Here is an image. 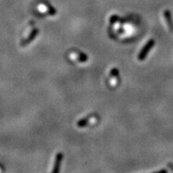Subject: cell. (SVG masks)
I'll use <instances>...</instances> for the list:
<instances>
[{"mask_svg": "<svg viewBox=\"0 0 173 173\" xmlns=\"http://www.w3.org/2000/svg\"><path fill=\"white\" fill-rule=\"evenodd\" d=\"M62 154L59 153L57 156H56V159H55V168H54L52 172H59V165H60V163H61V160H62Z\"/></svg>", "mask_w": 173, "mask_h": 173, "instance_id": "6da1fadb", "label": "cell"}]
</instances>
